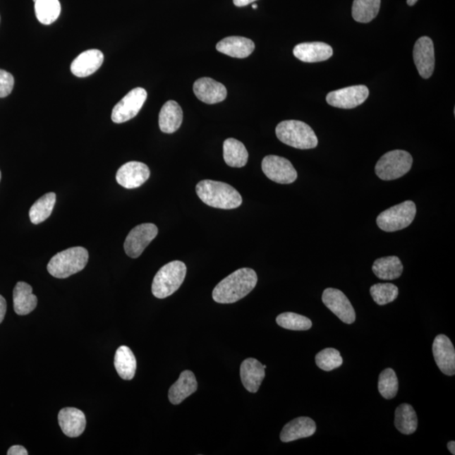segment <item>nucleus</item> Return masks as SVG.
I'll use <instances>...</instances> for the list:
<instances>
[{
    "instance_id": "nucleus-1",
    "label": "nucleus",
    "mask_w": 455,
    "mask_h": 455,
    "mask_svg": "<svg viewBox=\"0 0 455 455\" xmlns=\"http://www.w3.org/2000/svg\"><path fill=\"white\" fill-rule=\"evenodd\" d=\"M257 273L251 268H241L216 286L212 298L219 303H233L253 291L257 284Z\"/></svg>"
},
{
    "instance_id": "nucleus-38",
    "label": "nucleus",
    "mask_w": 455,
    "mask_h": 455,
    "mask_svg": "<svg viewBox=\"0 0 455 455\" xmlns=\"http://www.w3.org/2000/svg\"><path fill=\"white\" fill-rule=\"evenodd\" d=\"M8 455H28V450L25 449L23 446L20 445H14L8 450Z\"/></svg>"
},
{
    "instance_id": "nucleus-24",
    "label": "nucleus",
    "mask_w": 455,
    "mask_h": 455,
    "mask_svg": "<svg viewBox=\"0 0 455 455\" xmlns=\"http://www.w3.org/2000/svg\"><path fill=\"white\" fill-rule=\"evenodd\" d=\"M13 302L17 315H27L36 309L37 298L32 293V286L25 281H19L13 292Z\"/></svg>"
},
{
    "instance_id": "nucleus-23",
    "label": "nucleus",
    "mask_w": 455,
    "mask_h": 455,
    "mask_svg": "<svg viewBox=\"0 0 455 455\" xmlns=\"http://www.w3.org/2000/svg\"><path fill=\"white\" fill-rule=\"evenodd\" d=\"M198 389V381L193 372L185 370L181 372L178 380L172 384L169 391V400L171 404L179 405Z\"/></svg>"
},
{
    "instance_id": "nucleus-14",
    "label": "nucleus",
    "mask_w": 455,
    "mask_h": 455,
    "mask_svg": "<svg viewBox=\"0 0 455 455\" xmlns=\"http://www.w3.org/2000/svg\"><path fill=\"white\" fill-rule=\"evenodd\" d=\"M150 176V170L145 164L138 162H128L119 168L116 179L118 183L127 189L140 188Z\"/></svg>"
},
{
    "instance_id": "nucleus-33",
    "label": "nucleus",
    "mask_w": 455,
    "mask_h": 455,
    "mask_svg": "<svg viewBox=\"0 0 455 455\" xmlns=\"http://www.w3.org/2000/svg\"><path fill=\"white\" fill-rule=\"evenodd\" d=\"M276 322L279 327L292 331H307L312 327V322L309 318L292 312L279 315Z\"/></svg>"
},
{
    "instance_id": "nucleus-35",
    "label": "nucleus",
    "mask_w": 455,
    "mask_h": 455,
    "mask_svg": "<svg viewBox=\"0 0 455 455\" xmlns=\"http://www.w3.org/2000/svg\"><path fill=\"white\" fill-rule=\"evenodd\" d=\"M372 300L379 305H385L396 300L399 289L392 284H376L370 288Z\"/></svg>"
},
{
    "instance_id": "nucleus-40",
    "label": "nucleus",
    "mask_w": 455,
    "mask_h": 455,
    "mask_svg": "<svg viewBox=\"0 0 455 455\" xmlns=\"http://www.w3.org/2000/svg\"><path fill=\"white\" fill-rule=\"evenodd\" d=\"M233 1L236 6L243 7L248 6V4L254 3L255 1H257V0H233Z\"/></svg>"
},
{
    "instance_id": "nucleus-25",
    "label": "nucleus",
    "mask_w": 455,
    "mask_h": 455,
    "mask_svg": "<svg viewBox=\"0 0 455 455\" xmlns=\"http://www.w3.org/2000/svg\"><path fill=\"white\" fill-rule=\"evenodd\" d=\"M183 120V111L179 104L169 101L162 108L159 115V128L164 133H173L181 127Z\"/></svg>"
},
{
    "instance_id": "nucleus-16",
    "label": "nucleus",
    "mask_w": 455,
    "mask_h": 455,
    "mask_svg": "<svg viewBox=\"0 0 455 455\" xmlns=\"http://www.w3.org/2000/svg\"><path fill=\"white\" fill-rule=\"evenodd\" d=\"M194 94L206 104H217L224 101L227 97L226 87L211 78H200L193 85Z\"/></svg>"
},
{
    "instance_id": "nucleus-9",
    "label": "nucleus",
    "mask_w": 455,
    "mask_h": 455,
    "mask_svg": "<svg viewBox=\"0 0 455 455\" xmlns=\"http://www.w3.org/2000/svg\"><path fill=\"white\" fill-rule=\"evenodd\" d=\"M262 168L268 179L279 184H291L297 180L298 173L289 159L277 155H267Z\"/></svg>"
},
{
    "instance_id": "nucleus-26",
    "label": "nucleus",
    "mask_w": 455,
    "mask_h": 455,
    "mask_svg": "<svg viewBox=\"0 0 455 455\" xmlns=\"http://www.w3.org/2000/svg\"><path fill=\"white\" fill-rule=\"evenodd\" d=\"M114 366L121 379L125 380L133 379L137 370V361L132 350L128 346H121L116 350Z\"/></svg>"
},
{
    "instance_id": "nucleus-4",
    "label": "nucleus",
    "mask_w": 455,
    "mask_h": 455,
    "mask_svg": "<svg viewBox=\"0 0 455 455\" xmlns=\"http://www.w3.org/2000/svg\"><path fill=\"white\" fill-rule=\"evenodd\" d=\"M276 135L284 144L298 150L315 149L318 145L314 130L301 121H281L277 126Z\"/></svg>"
},
{
    "instance_id": "nucleus-12",
    "label": "nucleus",
    "mask_w": 455,
    "mask_h": 455,
    "mask_svg": "<svg viewBox=\"0 0 455 455\" xmlns=\"http://www.w3.org/2000/svg\"><path fill=\"white\" fill-rule=\"evenodd\" d=\"M322 301L342 322L353 324L356 320V313L352 303L341 290L332 288L324 290Z\"/></svg>"
},
{
    "instance_id": "nucleus-17",
    "label": "nucleus",
    "mask_w": 455,
    "mask_h": 455,
    "mask_svg": "<svg viewBox=\"0 0 455 455\" xmlns=\"http://www.w3.org/2000/svg\"><path fill=\"white\" fill-rule=\"evenodd\" d=\"M293 55L302 62L319 63L332 58L333 49L324 42H303L294 47Z\"/></svg>"
},
{
    "instance_id": "nucleus-22",
    "label": "nucleus",
    "mask_w": 455,
    "mask_h": 455,
    "mask_svg": "<svg viewBox=\"0 0 455 455\" xmlns=\"http://www.w3.org/2000/svg\"><path fill=\"white\" fill-rule=\"evenodd\" d=\"M316 425L310 418L301 417L286 424L281 432L280 439L284 443L303 439L315 435Z\"/></svg>"
},
{
    "instance_id": "nucleus-36",
    "label": "nucleus",
    "mask_w": 455,
    "mask_h": 455,
    "mask_svg": "<svg viewBox=\"0 0 455 455\" xmlns=\"http://www.w3.org/2000/svg\"><path fill=\"white\" fill-rule=\"evenodd\" d=\"M315 363L324 371H332L341 366L344 359L339 351L335 348H326L320 351L315 356Z\"/></svg>"
},
{
    "instance_id": "nucleus-13",
    "label": "nucleus",
    "mask_w": 455,
    "mask_h": 455,
    "mask_svg": "<svg viewBox=\"0 0 455 455\" xmlns=\"http://www.w3.org/2000/svg\"><path fill=\"white\" fill-rule=\"evenodd\" d=\"M413 59L419 75L423 79H429L435 68V45L430 37H422L415 42Z\"/></svg>"
},
{
    "instance_id": "nucleus-29",
    "label": "nucleus",
    "mask_w": 455,
    "mask_h": 455,
    "mask_svg": "<svg viewBox=\"0 0 455 455\" xmlns=\"http://www.w3.org/2000/svg\"><path fill=\"white\" fill-rule=\"evenodd\" d=\"M418 415L413 406L401 404L394 413V426L397 430L405 435H413L418 428Z\"/></svg>"
},
{
    "instance_id": "nucleus-28",
    "label": "nucleus",
    "mask_w": 455,
    "mask_h": 455,
    "mask_svg": "<svg viewBox=\"0 0 455 455\" xmlns=\"http://www.w3.org/2000/svg\"><path fill=\"white\" fill-rule=\"evenodd\" d=\"M372 270L380 279L394 280L401 276L403 265L400 258L392 255L377 259L372 264Z\"/></svg>"
},
{
    "instance_id": "nucleus-20",
    "label": "nucleus",
    "mask_w": 455,
    "mask_h": 455,
    "mask_svg": "<svg viewBox=\"0 0 455 455\" xmlns=\"http://www.w3.org/2000/svg\"><path fill=\"white\" fill-rule=\"evenodd\" d=\"M263 364L255 358H247L241 365V378L245 388L250 393H257L265 378Z\"/></svg>"
},
{
    "instance_id": "nucleus-3",
    "label": "nucleus",
    "mask_w": 455,
    "mask_h": 455,
    "mask_svg": "<svg viewBox=\"0 0 455 455\" xmlns=\"http://www.w3.org/2000/svg\"><path fill=\"white\" fill-rule=\"evenodd\" d=\"M88 260L89 253L84 247H72L56 254L47 264V271L56 279H67L83 270Z\"/></svg>"
},
{
    "instance_id": "nucleus-19",
    "label": "nucleus",
    "mask_w": 455,
    "mask_h": 455,
    "mask_svg": "<svg viewBox=\"0 0 455 455\" xmlns=\"http://www.w3.org/2000/svg\"><path fill=\"white\" fill-rule=\"evenodd\" d=\"M104 55L101 51L90 49L84 51L73 61L71 71L77 77H88L101 68Z\"/></svg>"
},
{
    "instance_id": "nucleus-32",
    "label": "nucleus",
    "mask_w": 455,
    "mask_h": 455,
    "mask_svg": "<svg viewBox=\"0 0 455 455\" xmlns=\"http://www.w3.org/2000/svg\"><path fill=\"white\" fill-rule=\"evenodd\" d=\"M37 18L42 24L50 25L59 18L61 12L59 0H37L35 2Z\"/></svg>"
},
{
    "instance_id": "nucleus-7",
    "label": "nucleus",
    "mask_w": 455,
    "mask_h": 455,
    "mask_svg": "<svg viewBox=\"0 0 455 455\" xmlns=\"http://www.w3.org/2000/svg\"><path fill=\"white\" fill-rule=\"evenodd\" d=\"M417 207L413 201H406L384 210L377 218L376 223L385 232H394L406 229L413 222Z\"/></svg>"
},
{
    "instance_id": "nucleus-37",
    "label": "nucleus",
    "mask_w": 455,
    "mask_h": 455,
    "mask_svg": "<svg viewBox=\"0 0 455 455\" xmlns=\"http://www.w3.org/2000/svg\"><path fill=\"white\" fill-rule=\"evenodd\" d=\"M15 80L11 73L0 69V98L8 97L14 88Z\"/></svg>"
},
{
    "instance_id": "nucleus-30",
    "label": "nucleus",
    "mask_w": 455,
    "mask_h": 455,
    "mask_svg": "<svg viewBox=\"0 0 455 455\" xmlns=\"http://www.w3.org/2000/svg\"><path fill=\"white\" fill-rule=\"evenodd\" d=\"M56 203V194L49 193L39 198L30 207V219L34 224H39L49 218Z\"/></svg>"
},
{
    "instance_id": "nucleus-6",
    "label": "nucleus",
    "mask_w": 455,
    "mask_h": 455,
    "mask_svg": "<svg viewBox=\"0 0 455 455\" xmlns=\"http://www.w3.org/2000/svg\"><path fill=\"white\" fill-rule=\"evenodd\" d=\"M413 156L405 150H392L384 154L375 166L377 176L383 181L401 178L413 166Z\"/></svg>"
},
{
    "instance_id": "nucleus-42",
    "label": "nucleus",
    "mask_w": 455,
    "mask_h": 455,
    "mask_svg": "<svg viewBox=\"0 0 455 455\" xmlns=\"http://www.w3.org/2000/svg\"><path fill=\"white\" fill-rule=\"evenodd\" d=\"M418 1V0H407V4H408L409 6H413Z\"/></svg>"
},
{
    "instance_id": "nucleus-10",
    "label": "nucleus",
    "mask_w": 455,
    "mask_h": 455,
    "mask_svg": "<svg viewBox=\"0 0 455 455\" xmlns=\"http://www.w3.org/2000/svg\"><path fill=\"white\" fill-rule=\"evenodd\" d=\"M158 235V228L154 224H142L129 232L124 242L126 254L131 258L140 257L146 247Z\"/></svg>"
},
{
    "instance_id": "nucleus-5",
    "label": "nucleus",
    "mask_w": 455,
    "mask_h": 455,
    "mask_svg": "<svg viewBox=\"0 0 455 455\" xmlns=\"http://www.w3.org/2000/svg\"><path fill=\"white\" fill-rule=\"evenodd\" d=\"M186 274V266L180 261H173L164 265L154 277L152 293L158 298L172 296L183 284Z\"/></svg>"
},
{
    "instance_id": "nucleus-41",
    "label": "nucleus",
    "mask_w": 455,
    "mask_h": 455,
    "mask_svg": "<svg viewBox=\"0 0 455 455\" xmlns=\"http://www.w3.org/2000/svg\"><path fill=\"white\" fill-rule=\"evenodd\" d=\"M448 449L449 450V452L451 453L453 455L455 454V443L454 441H450L448 443Z\"/></svg>"
},
{
    "instance_id": "nucleus-39",
    "label": "nucleus",
    "mask_w": 455,
    "mask_h": 455,
    "mask_svg": "<svg viewBox=\"0 0 455 455\" xmlns=\"http://www.w3.org/2000/svg\"><path fill=\"white\" fill-rule=\"evenodd\" d=\"M7 310V303L6 298L0 296V324L2 323L4 316H6Z\"/></svg>"
},
{
    "instance_id": "nucleus-11",
    "label": "nucleus",
    "mask_w": 455,
    "mask_h": 455,
    "mask_svg": "<svg viewBox=\"0 0 455 455\" xmlns=\"http://www.w3.org/2000/svg\"><path fill=\"white\" fill-rule=\"evenodd\" d=\"M370 95V90L365 85L350 86L341 90L332 91L327 95L329 105L341 109H353L362 105Z\"/></svg>"
},
{
    "instance_id": "nucleus-43",
    "label": "nucleus",
    "mask_w": 455,
    "mask_h": 455,
    "mask_svg": "<svg viewBox=\"0 0 455 455\" xmlns=\"http://www.w3.org/2000/svg\"><path fill=\"white\" fill-rule=\"evenodd\" d=\"M253 8H257V4H253Z\"/></svg>"
},
{
    "instance_id": "nucleus-8",
    "label": "nucleus",
    "mask_w": 455,
    "mask_h": 455,
    "mask_svg": "<svg viewBox=\"0 0 455 455\" xmlns=\"http://www.w3.org/2000/svg\"><path fill=\"white\" fill-rule=\"evenodd\" d=\"M146 99L147 91L144 88L138 87L129 91L114 107L111 120L115 123H123L135 118L144 106Z\"/></svg>"
},
{
    "instance_id": "nucleus-27",
    "label": "nucleus",
    "mask_w": 455,
    "mask_h": 455,
    "mask_svg": "<svg viewBox=\"0 0 455 455\" xmlns=\"http://www.w3.org/2000/svg\"><path fill=\"white\" fill-rule=\"evenodd\" d=\"M249 154L245 146L236 138H228L224 142V159L229 166L241 168L248 162Z\"/></svg>"
},
{
    "instance_id": "nucleus-15",
    "label": "nucleus",
    "mask_w": 455,
    "mask_h": 455,
    "mask_svg": "<svg viewBox=\"0 0 455 455\" xmlns=\"http://www.w3.org/2000/svg\"><path fill=\"white\" fill-rule=\"evenodd\" d=\"M432 353L437 366L442 372L448 376L455 374V350L451 341L447 336L441 335L435 337L432 344Z\"/></svg>"
},
{
    "instance_id": "nucleus-44",
    "label": "nucleus",
    "mask_w": 455,
    "mask_h": 455,
    "mask_svg": "<svg viewBox=\"0 0 455 455\" xmlns=\"http://www.w3.org/2000/svg\"><path fill=\"white\" fill-rule=\"evenodd\" d=\"M0 181H1V171H0Z\"/></svg>"
},
{
    "instance_id": "nucleus-21",
    "label": "nucleus",
    "mask_w": 455,
    "mask_h": 455,
    "mask_svg": "<svg viewBox=\"0 0 455 455\" xmlns=\"http://www.w3.org/2000/svg\"><path fill=\"white\" fill-rule=\"evenodd\" d=\"M216 49L229 57L245 59L253 53L255 43L246 37H229L218 42Z\"/></svg>"
},
{
    "instance_id": "nucleus-34",
    "label": "nucleus",
    "mask_w": 455,
    "mask_h": 455,
    "mask_svg": "<svg viewBox=\"0 0 455 455\" xmlns=\"http://www.w3.org/2000/svg\"><path fill=\"white\" fill-rule=\"evenodd\" d=\"M379 392L384 399L391 400L396 397L399 389V381L396 374L392 368L381 372L378 383Z\"/></svg>"
},
{
    "instance_id": "nucleus-18",
    "label": "nucleus",
    "mask_w": 455,
    "mask_h": 455,
    "mask_svg": "<svg viewBox=\"0 0 455 455\" xmlns=\"http://www.w3.org/2000/svg\"><path fill=\"white\" fill-rule=\"evenodd\" d=\"M59 423L64 435L69 437L80 436L86 427L83 411L73 407H66L59 411Z\"/></svg>"
},
{
    "instance_id": "nucleus-2",
    "label": "nucleus",
    "mask_w": 455,
    "mask_h": 455,
    "mask_svg": "<svg viewBox=\"0 0 455 455\" xmlns=\"http://www.w3.org/2000/svg\"><path fill=\"white\" fill-rule=\"evenodd\" d=\"M196 193L207 206L221 210H235L242 205L241 195L224 182L205 180L198 182Z\"/></svg>"
},
{
    "instance_id": "nucleus-31",
    "label": "nucleus",
    "mask_w": 455,
    "mask_h": 455,
    "mask_svg": "<svg viewBox=\"0 0 455 455\" xmlns=\"http://www.w3.org/2000/svg\"><path fill=\"white\" fill-rule=\"evenodd\" d=\"M381 0H354L352 15L359 23H368L378 16Z\"/></svg>"
},
{
    "instance_id": "nucleus-45",
    "label": "nucleus",
    "mask_w": 455,
    "mask_h": 455,
    "mask_svg": "<svg viewBox=\"0 0 455 455\" xmlns=\"http://www.w3.org/2000/svg\"><path fill=\"white\" fill-rule=\"evenodd\" d=\"M33 1H34V2H36V1H37V0H33Z\"/></svg>"
}]
</instances>
